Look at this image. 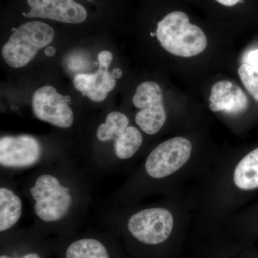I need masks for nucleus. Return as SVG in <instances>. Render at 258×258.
Instances as JSON below:
<instances>
[{"instance_id": "20e7f679", "label": "nucleus", "mask_w": 258, "mask_h": 258, "mask_svg": "<svg viewBox=\"0 0 258 258\" xmlns=\"http://www.w3.org/2000/svg\"><path fill=\"white\" fill-rule=\"evenodd\" d=\"M174 217L162 208H147L129 217L126 230L129 240L144 248H157L170 239Z\"/></svg>"}, {"instance_id": "39448f33", "label": "nucleus", "mask_w": 258, "mask_h": 258, "mask_svg": "<svg viewBox=\"0 0 258 258\" xmlns=\"http://www.w3.org/2000/svg\"><path fill=\"white\" fill-rule=\"evenodd\" d=\"M51 244L59 258L121 257L113 235H70Z\"/></svg>"}, {"instance_id": "f03ea898", "label": "nucleus", "mask_w": 258, "mask_h": 258, "mask_svg": "<svg viewBox=\"0 0 258 258\" xmlns=\"http://www.w3.org/2000/svg\"><path fill=\"white\" fill-rule=\"evenodd\" d=\"M156 36L163 48L181 57H191L206 49L208 40L203 30L190 22L184 12L175 10L158 22Z\"/></svg>"}, {"instance_id": "1a4fd4ad", "label": "nucleus", "mask_w": 258, "mask_h": 258, "mask_svg": "<svg viewBox=\"0 0 258 258\" xmlns=\"http://www.w3.org/2000/svg\"><path fill=\"white\" fill-rule=\"evenodd\" d=\"M28 10L24 18L42 19L58 23L79 25L88 18L87 8L79 0H25Z\"/></svg>"}, {"instance_id": "6e6552de", "label": "nucleus", "mask_w": 258, "mask_h": 258, "mask_svg": "<svg viewBox=\"0 0 258 258\" xmlns=\"http://www.w3.org/2000/svg\"><path fill=\"white\" fill-rule=\"evenodd\" d=\"M71 101V97L57 93L52 86H42L32 96V111L37 119L57 128H69L74 120V113L69 106Z\"/></svg>"}, {"instance_id": "f8f14e48", "label": "nucleus", "mask_w": 258, "mask_h": 258, "mask_svg": "<svg viewBox=\"0 0 258 258\" xmlns=\"http://www.w3.org/2000/svg\"><path fill=\"white\" fill-rule=\"evenodd\" d=\"M248 105L247 95L242 88L231 81H218L211 88L210 108L212 112L240 114L247 109Z\"/></svg>"}, {"instance_id": "ddd939ff", "label": "nucleus", "mask_w": 258, "mask_h": 258, "mask_svg": "<svg viewBox=\"0 0 258 258\" xmlns=\"http://www.w3.org/2000/svg\"><path fill=\"white\" fill-rule=\"evenodd\" d=\"M115 84L116 81L108 69L102 67L94 74H79L74 79L76 90L94 102L104 101Z\"/></svg>"}, {"instance_id": "dca6fc26", "label": "nucleus", "mask_w": 258, "mask_h": 258, "mask_svg": "<svg viewBox=\"0 0 258 258\" xmlns=\"http://www.w3.org/2000/svg\"><path fill=\"white\" fill-rule=\"evenodd\" d=\"M113 149L117 159L126 160L135 155L142 146L143 138L142 133L134 126H128L124 130L115 134L112 138Z\"/></svg>"}, {"instance_id": "4be33fe9", "label": "nucleus", "mask_w": 258, "mask_h": 258, "mask_svg": "<svg viewBox=\"0 0 258 258\" xmlns=\"http://www.w3.org/2000/svg\"><path fill=\"white\" fill-rule=\"evenodd\" d=\"M112 76L115 78V79H120L122 76H123V72H122L121 69L119 68H115L113 69L111 72Z\"/></svg>"}, {"instance_id": "6ab92c4d", "label": "nucleus", "mask_w": 258, "mask_h": 258, "mask_svg": "<svg viewBox=\"0 0 258 258\" xmlns=\"http://www.w3.org/2000/svg\"><path fill=\"white\" fill-rule=\"evenodd\" d=\"M113 55L109 51L104 50L98 54V60L99 67L108 69L113 61Z\"/></svg>"}, {"instance_id": "2eb2a0df", "label": "nucleus", "mask_w": 258, "mask_h": 258, "mask_svg": "<svg viewBox=\"0 0 258 258\" xmlns=\"http://www.w3.org/2000/svg\"><path fill=\"white\" fill-rule=\"evenodd\" d=\"M234 181L239 189L245 191L258 188V148L249 153L237 164Z\"/></svg>"}, {"instance_id": "0eeeda50", "label": "nucleus", "mask_w": 258, "mask_h": 258, "mask_svg": "<svg viewBox=\"0 0 258 258\" xmlns=\"http://www.w3.org/2000/svg\"><path fill=\"white\" fill-rule=\"evenodd\" d=\"M134 106L140 111L135 122L144 133L153 135L162 128L166 122L165 108L160 86L153 81L141 83L132 98Z\"/></svg>"}, {"instance_id": "aec40b11", "label": "nucleus", "mask_w": 258, "mask_h": 258, "mask_svg": "<svg viewBox=\"0 0 258 258\" xmlns=\"http://www.w3.org/2000/svg\"><path fill=\"white\" fill-rule=\"evenodd\" d=\"M244 61H245V64L258 68V49L250 51L246 56Z\"/></svg>"}, {"instance_id": "a211bd4d", "label": "nucleus", "mask_w": 258, "mask_h": 258, "mask_svg": "<svg viewBox=\"0 0 258 258\" xmlns=\"http://www.w3.org/2000/svg\"><path fill=\"white\" fill-rule=\"evenodd\" d=\"M238 74L244 87L258 102V68L244 63L239 68Z\"/></svg>"}, {"instance_id": "9d476101", "label": "nucleus", "mask_w": 258, "mask_h": 258, "mask_svg": "<svg viewBox=\"0 0 258 258\" xmlns=\"http://www.w3.org/2000/svg\"><path fill=\"white\" fill-rule=\"evenodd\" d=\"M42 147L39 141L27 134L8 135L0 139V165L8 169H24L40 161Z\"/></svg>"}, {"instance_id": "9b49d317", "label": "nucleus", "mask_w": 258, "mask_h": 258, "mask_svg": "<svg viewBox=\"0 0 258 258\" xmlns=\"http://www.w3.org/2000/svg\"><path fill=\"white\" fill-rule=\"evenodd\" d=\"M52 252L51 242L40 234L2 235L0 258H47Z\"/></svg>"}, {"instance_id": "f257e3e1", "label": "nucleus", "mask_w": 258, "mask_h": 258, "mask_svg": "<svg viewBox=\"0 0 258 258\" xmlns=\"http://www.w3.org/2000/svg\"><path fill=\"white\" fill-rule=\"evenodd\" d=\"M33 210L40 222L54 228L66 221L75 203L74 190L53 173L39 174L29 189Z\"/></svg>"}, {"instance_id": "423d86ee", "label": "nucleus", "mask_w": 258, "mask_h": 258, "mask_svg": "<svg viewBox=\"0 0 258 258\" xmlns=\"http://www.w3.org/2000/svg\"><path fill=\"white\" fill-rule=\"evenodd\" d=\"M192 144L184 137L168 139L154 148L148 156L145 170L154 179L171 175L189 161Z\"/></svg>"}, {"instance_id": "5701e85b", "label": "nucleus", "mask_w": 258, "mask_h": 258, "mask_svg": "<svg viewBox=\"0 0 258 258\" xmlns=\"http://www.w3.org/2000/svg\"><path fill=\"white\" fill-rule=\"evenodd\" d=\"M56 53V49L54 47L49 46L47 47L45 50V54L47 57H52L55 55Z\"/></svg>"}, {"instance_id": "f3484780", "label": "nucleus", "mask_w": 258, "mask_h": 258, "mask_svg": "<svg viewBox=\"0 0 258 258\" xmlns=\"http://www.w3.org/2000/svg\"><path fill=\"white\" fill-rule=\"evenodd\" d=\"M129 126L128 117L120 112H111L107 115L105 123L98 126L96 137L101 142H108L115 134L119 133Z\"/></svg>"}, {"instance_id": "412c9836", "label": "nucleus", "mask_w": 258, "mask_h": 258, "mask_svg": "<svg viewBox=\"0 0 258 258\" xmlns=\"http://www.w3.org/2000/svg\"><path fill=\"white\" fill-rule=\"evenodd\" d=\"M215 1L225 7H233L238 3H242V0H215Z\"/></svg>"}, {"instance_id": "4468645a", "label": "nucleus", "mask_w": 258, "mask_h": 258, "mask_svg": "<svg viewBox=\"0 0 258 258\" xmlns=\"http://www.w3.org/2000/svg\"><path fill=\"white\" fill-rule=\"evenodd\" d=\"M23 201L18 194L6 186L0 188V232L13 230L23 215Z\"/></svg>"}, {"instance_id": "7ed1b4c3", "label": "nucleus", "mask_w": 258, "mask_h": 258, "mask_svg": "<svg viewBox=\"0 0 258 258\" xmlns=\"http://www.w3.org/2000/svg\"><path fill=\"white\" fill-rule=\"evenodd\" d=\"M13 30L2 50L5 62L13 68L26 66L37 51L50 45L55 37L54 29L38 19L24 23Z\"/></svg>"}, {"instance_id": "b1692460", "label": "nucleus", "mask_w": 258, "mask_h": 258, "mask_svg": "<svg viewBox=\"0 0 258 258\" xmlns=\"http://www.w3.org/2000/svg\"><path fill=\"white\" fill-rule=\"evenodd\" d=\"M120 258H123V257H120Z\"/></svg>"}]
</instances>
